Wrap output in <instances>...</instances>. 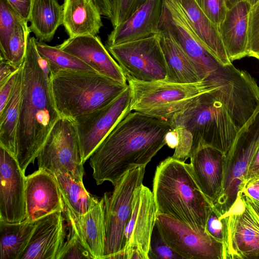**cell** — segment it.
<instances>
[{
	"mask_svg": "<svg viewBox=\"0 0 259 259\" xmlns=\"http://www.w3.org/2000/svg\"><path fill=\"white\" fill-rule=\"evenodd\" d=\"M164 0H146L130 17L114 27L107 47L146 38L159 33Z\"/></svg>",
	"mask_w": 259,
	"mask_h": 259,
	"instance_id": "20",
	"label": "cell"
},
{
	"mask_svg": "<svg viewBox=\"0 0 259 259\" xmlns=\"http://www.w3.org/2000/svg\"><path fill=\"white\" fill-rule=\"evenodd\" d=\"M204 14L219 25L225 19L227 8L225 0H195Z\"/></svg>",
	"mask_w": 259,
	"mask_h": 259,
	"instance_id": "38",
	"label": "cell"
},
{
	"mask_svg": "<svg viewBox=\"0 0 259 259\" xmlns=\"http://www.w3.org/2000/svg\"><path fill=\"white\" fill-rule=\"evenodd\" d=\"M26 218L36 222L56 211L64 212L65 204L55 176L38 169L26 177Z\"/></svg>",
	"mask_w": 259,
	"mask_h": 259,
	"instance_id": "17",
	"label": "cell"
},
{
	"mask_svg": "<svg viewBox=\"0 0 259 259\" xmlns=\"http://www.w3.org/2000/svg\"><path fill=\"white\" fill-rule=\"evenodd\" d=\"M259 149V106L238 130L225 154L221 192L213 205L223 215L230 209L247 179L250 164Z\"/></svg>",
	"mask_w": 259,
	"mask_h": 259,
	"instance_id": "7",
	"label": "cell"
},
{
	"mask_svg": "<svg viewBox=\"0 0 259 259\" xmlns=\"http://www.w3.org/2000/svg\"><path fill=\"white\" fill-rule=\"evenodd\" d=\"M259 177V149L255 154L248 169L246 181ZM246 183V182H245Z\"/></svg>",
	"mask_w": 259,
	"mask_h": 259,
	"instance_id": "44",
	"label": "cell"
},
{
	"mask_svg": "<svg viewBox=\"0 0 259 259\" xmlns=\"http://www.w3.org/2000/svg\"><path fill=\"white\" fill-rule=\"evenodd\" d=\"M127 80L131 90V111L168 122L199 96L221 88L219 81L210 77L187 83L165 80L141 81L131 78Z\"/></svg>",
	"mask_w": 259,
	"mask_h": 259,
	"instance_id": "6",
	"label": "cell"
},
{
	"mask_svg": "<svg viewBox=\"0 0 259 259\" xmlns=\"http://www.w3.org/2000/svg\"><path fill=\"white\" fill-rule=\"evenodd\" d=\"M62 25L69 37L96 35L103 26L94 0H64Z\"/></svg>",
	"mask_w": 259,
	"mask_h": 259,
	"instance_id": "24",
	"label": "cell"
},
{
	"mask_svg": "<svg viewBox=\"0 0 259 259\" xmlns=\"http://www.w3.org/2000/svg\"><path fill=\"white\" fill-rule=\"evenodd\" d=\"M157 215L153 192L142 184L134 193L131 216L124 231V247L113 258L149 259Z\"/></svg>",
	"mask_w": 259,
	"mask_h": 259,
	"instance_id": "14",
	"label": "cell"
},
{
	"mask_svg": "<svg viewBox=\"0 0 259 259\" xmlns=\"http://www.w3.org/2000/svg\"><path fill=\"white\" fill-rule=\"evenodd\" d=\"M247 56L259 57V1L251 6L248 18Z\"/></svg>",
	"mask_w": 259,
	"mask_h": 259,
	"instance_id": "36",
	"label": "cell"
},
{
	"mask_svg": "<svg viewBox=\"0 0 259 259\" xmlns=\"http://www.w3.org/2000/svg\"><path fill=\"white\" fill-rule=\"evenodd\" d=\"M251 6L243 0L228 9L218 26L227 54L232 62L247 56L249 14Z\"/></svg>",
	"mask_w": 259,
	"mask_h": 259,
	"instance_id": "22",
	"label": "cell"
},
{
	"mask_svg": "<svg viewBox=\"0 0 259 259\" xmlns=\"http://www.w3.org/2000/svg\"><path fill=\"white\" fill-rule=\"evenodd\" d=\"M129 85L107 105L74 120L82 154L83 164L113 128L130 112Z\"/></svg>",
	"mask_w": 259,
	"mask_h": 259,
	"instance_id": "15",
	"label": "cell"
},
{
	"mask_svg": "<svg viewBox=\"0 0 259 259\" xmlns=\"http://www.w3.org/2000/svg\"><path fill=\"white\" fill-rule=\"evenodd\" d=\"M258 59V61H259V57L258 58V59Z\"/></svg>",
	"mask_w": 259,
	"mask_h": 259,
	"instance_id": "48",
	"label": "cell"
},
{
	"mask_svg": "<svg viewBox=\"0 0 259 259\" xmlns=\"http://www.w3.org/2000/svg\"><path fill=\"white\" fill-rule=\"evenodd\" d=\"M22 80V65L17 72L11 96L0 112V146L14 157L16 154Z\"/></svg>",
	"mask_w": 259,
	"mask_h": 259,
	"instance_id": "28",
	"label": "cell"
},
{
	"mask_svg": "<svg viewBox=\"0 0 259 259\" xmlns=\"http://www.w3.org/2000/svg\"><path fill=\"white\" fill-rule=\"evenodd\" d=\"M36 49L40 57L47 63L50 73L59 72L97 73L79 59L57 46H49L37 40Z\"/></svg>",
	"mask_w": 259,
	"mask_h": 259,
	"instance_id": "31",
	"label": "cell"
},
{
	"mask_svg": "<svg viewBox=\"0 0 259 259\" xmlns=\"http://www.w3.org/2000/svg\"><path fill=\"white\" fill-rule=\"evenodd\" d=\"M169 123L178 140L172 157L184 161L203 146L225 155L239 130L228 110L211 92L199 96Z\"/></svg>",
	"mask_w": 259,
	"mask_h": 259,
	"instance_id": "3",
	"label": "cell"
},
{
	"mask_svg": "<svg viewBox=\"0 0 259 259\" xmlns=\"http://www.w3.org/2000/svg\"><path fill=\"white\" fill-rule=\"evenodd\" d=\"M36 158L38 169L53 175L67 173L82 182V154L73 119L61 117L56 121Z\"/></svg>",
	"mask_w": 259,
	"mask_h": 259,
	"instance_id": "10",
	"label": "cell"
},
{
	"mask_svg": "<svg viewBox=\"0 0 259 259\" xmlns=\"http://www.w3.org/2000/svg\"><path fill=\"white\" fill-rule=\"evenodd\" d=\"M241 192L259 204V177L246 181Z\"/></svg>",
	"mask_w": 259,
	"mask_h": 259,
	"instance_id": "42",
	"label": "cell"
},
{
	"mask_svg": "<svg viewBox=\"0 0 259 259\" xmlns=\"http://www.w3.org/2000/svg\"><path fill=\"white\" fill-rule=\"evenodd\" d=\"M225 156L213 147L203 146L196 149L190 157L194 178L201 192L212 204L222 189Z\"/></svg>",
	"mask_w": 259,
	"mask_h": 259,
	"instance_id": "21",
	"label": "cell"
},
{
	"mask_svg": "<svg viewBox=\"0 0 259 259\" xmlns=\"http://www.w3.org/2000/svg\"><path fill=\"white\" fill-rule=\"evenodd\" d=\"M57 47L75 56L98 73L123 85L127 84L122 68L98 36L85 35L69 37Z\"/></svg>",
	"mask_w": 259,
	"mask_h": 259,
	"instance_id": "18",
	"label": "cell"
},
{
	"mask_svg": "<svg viewBox=\"0 0 259 259\" xmlns=\"http://www.w3.org/2000/svg\"><path fill=\"white\" fill-rule=\"evenodd\" d=\"M159 31L169 34L184 51L201 80L224 65L201 41L177 0H164Z\"/></svg>",
	"mask_w": 259,
	"mask_h": 259,
	"instance_id": "12",
	"label": "cell"
},
{
	"mask_svg": "<svg viewBox=\"0 0 259 259\" xmlns=\"http://www.w3.org/2000/svg\"><path fill=\"white\" fill-rule=\"evenodd\" d=\"M67 223L69 228V234L57 259H95L74 227L71 224Z\"/></svg>",
	"mask_w": 259,
	"mask_h": 259,
	"instance_id": "34",
	"label": "cell"
},
{
	"mask_svg": "<svg viewBox=\"0 0 259 259\" xmlns=\"http://www.w3.org/2000/svg\"><path fill=\"white\" fill-rule=\"evenodd\" d=\"M178 136L176 132L172 128L165 136L166 145L169 148L175 149L178 144Z\"/></svg>",
	"mask_w": 259,
	"mask_h": 259,
	"instance_id": "45",
	"label": "cell"
},
{
	"mask_svg": "<svg viewBox=\"0 0 259 259\" xmlns=\"http://www.w3.org/2000/svg\"><path fill=\"white\" fill-rule=\"evenodd\" d=\"M146 166L126 172L114 186L111 193L103 196L105 228L104 258H113L124 247L125 228L130 219L136 189L143 184Z\"/></svg>",
	"mask_w": 259,
	"mask_h": 259,
	"instance_id": "8",
	"label": "cell"
},
{
	"mask_svg": "<svg viewBox=\"0 0 259 259\" xmlns=\"http://www.w3.org/2000/svg\"><path fill=\"white\" fill-rule=\"evenodd\" d=\"M30 30L40 41L49 42L63 22V6L57 0H33Z\"/></svg>",
	"mask_w": 259,
	"mask_h": 259,
	"instance_id": "27",
	"label": "cell"
},
{
	"mask_svg": "<svg viewBox=\"0 0 259 259\" xmlns=\"http://www.w3.org/2000/svg\"><path fill=\"white\" fill-rule=\"evenodd\" d=\"M49 78L60 117L72 119L107 105L128 86L96 72H59Z\"/></svg>",
	"mask_w": 259,
	"mask_h": 259,
	"instance_id": "5",
	"label": "cell"
},
{
	"mask_svg": "<svg viewBox=\"0 0 259 259\" xmlns=\"http://www.w3.org/2000/svg\"><path fill=\"white\" fill-rule=\"evenodd\" d=\"M243 0H225L227 9H229L235 5L238 2Z\"/></svg>",
	"mask_w": 259,
	"mask_h": 259,
	"instance_id": "46",
	"label": "cell"
},
{
	"mask_svg": "<svg viewBox=\"0 0 259 259\" xmlns=\"http://www.w3.org/2000/svg\"><path fill=\"white\" fill-rule=\"evenodd\" d=\"M205 228L210 235L223 243L226 235L225 220L213 204L210 208Z\"/></svg>",
	"mask_w": 259,
	"mask_h": 259,
	"instance_id": "39",
	"label": "cell"
},
{
	"mask_svg": "<svg viewBox=\"0 0 259 259\" xmlns=\"http://www.w3.org/2000/svg\"><path fill=\"white\" fill-rule=\"evenodd\" d=\"M223 216V259L259 258V204L240 191Z\"/></svg>",
	"mask_w": 259,
	"mask_h": 259,
	"instance_id": "9",
	"label": "cell"
},
{
	"mask_svg": "<svg viewBox=\"0 0 259 259\" xmlns=\"http://www.w3.org/2000/svg\"><path fill=\"white\" fill-rule=\"evenodd\" d=\"M153 231L150 249L148 253L149 259H182L162 238L157 228Z\"/></svg>",
	"mask_w": 259,
	"mask_h": 259,
	"instance_id": "37",
	"label": "cell"
},
{
	"mask_svg": "<svg viewBox=\"0 0 259 259\" xmlns=\"http://www.w3.org/2000/svg\"><path fill=\"white\" fill-rule=\"evenodd\" d=\"M155 227L182 259H223V243L210 235L205 228L196 230L184 222L160 213Z\"/></svg>",
	"mask_w": 259,
	"mask_h": 259,
	"instance_id": "13",
	"label": "cell"
},
{
	"mask_svg": "<svg viewBox=\"0 0 259 259\" xmlns=\"http://www.w3.org/2000/svg\"><path fill=\"white\" fill-rule=\"evenodd\" d=\"M7 1L21 18L28 23L33 0Z\"/></svg>",
	"mask_w": 259,
	"mask_h": 259,
	"instance_id": "40",
	"label": "cell"
},
{
	"mask_svg": "<svg viewBox=\"0 0 259 259\" xmlns=\"http://www.w3.org/2000/svg\"><path fill=\"white\" fill-rule=\"evenodd\" d=\"M65 220L75 228L95 259L104 258L105 252V228L103 197L92 209L77 215L65 206Z\"/></svg>",
	"mask_w": 259,
	"mask_h": 259,
	"instance_id": "23",
	"label": "cell"
},
{
	"mask_svg": "<svg viewBox=\"0 0 259 259\" xmlns=\"http://www.w3.org/2000/svg\"><path fill=\"white\" fill-rule=\"evenodd\" d=\"M25 185L17 160L0 146V221L16 223L26 219Z\"/></svg>",
	"mask_w": 259,
	"mask_h": 259,
	"instance_id": "16",
	"label": "cell"
},
{
	"mask_svg": "<svg viewBox=\"0 0 259 259\" xmlns=\"http://www.w3.org/2000/svg\"><path fill=\"white\" fill-rule=\"evenodd\" d=\"M177 1L203 44L224 65L232 64L221 38L218 25L204 14L195 0Z\"/></svg>",
	"mask_w": 259,
	"mask_h": 259,
	"instance_id": "25",
	"label": "cell"
},
{
	"mask_svg": "<svg viewBox=\"0 0 259 259\" xmlns=\"http://www.w3.org/2000/svg\"><path fill=\"white\" fill-rule=\"evenodd\" d=\"M107 48L122 68L126 79L141 81L166 79L167 69L159 33Z\"/></svg>",
	"mask_w": 259,
	"mask_h": 259,
	"instance_id": "11",
	"label": "cell"
},
{
	"mask_svg": "<svg viewBox=\"0 0 259 259\" xmlns=\"http://www.w3.org/2000/svg\"><path fill=\"white\" fill-rule=\"evenodd\" d=\"M101 15L114 27L130 17L146 0H94Z\"/></svg>",
	"mask_w": 259,
	"mask_h": 259,
	"instance_id": "32",
	"label": "cell"
},
{
	"mask_svg": "<svg viewBox=\"0 0 259 259\" xmlns=\"http://www.w3.org/2000/svg\"><path fill=\"white\" fill-rule=\"evenodd\" d=\"M19 68L15 67L8 61L1 59L0 85L7 81Z\"/></svg>",
	"mask_w": 259,
	"mask_h": 259,
	"instance_id": "43",
	"label": "cell"
},
{
	"mask_svg": "<svg viewBox=\"0 0 259 259\" xmlns=\"http://www.w3.org/2000/svg\"><path fill=\"white\" fill-rule=\"evenodd\" d=\"M159 37L167 69L165 80L182 83L201 81L192 62L172 37L159 31Z\"/></svg>",
	"mask_w": 259,
	"mask_h": 259,
	"instance_id": "26",
	"label": "cell"
},
{
	"mask_svg": "<svg viewBox=\"0 0 259 259\" xmlns=\"http://www.w3.org/2000/svg\"><path fill=\"white\" fill-rule=\"evenodd\" d=\"M17 72L4 84L0 85V112L5 107L11 96L15 82Z\"/></svg>",
	"mask_w": 259,
	"mask_h": 259,
	"instance_id": "41",
	"label": "cell"
},
{
	"mask_svg": "<svg viewBox=\"0 0 259 259\" xmlns=\"http://www.w3.org/2000/svg\"><path fill=\"white\" fill-rule=\"evenodd\" d=\"M245 1H246L248 3H249L251 6H252L255 3H256L258 1H259V0H245Z\"/></svg>",
	"mask_w": 259,
	"mask_h": 259,
	"instance_id": "47",
	"label": "cell"
},
{
	"mask_svg": "<svg viewBox=\"0 0 259 259\" xmlns=\"http://www.w3.org/2000/svg\"><path fill=\"white\" fill-rule=\"evenodd\" d=\"M62 213L54 212L36 221L28 244L19 259H57L66 234Z\"/></svg>",
	"mask_w": 259,
	"mask_h": 259,
	"instance_id": "19",
	"label": "cell"
},
{
	"mask_svg": "<svg viewBox=\"0 0 259 259\" xmlns=\"http://www.w3.org/2000/svg\"><path fill=\"white\" fill-rule=\"evenodd\" d=\"M54 175L58 184L65 206L75 214L85 213L99 202L98 198L86 190L83 182L75 180L67 173L57 172Z\"/></svg>",
	"mask_w": 259,
	"mask_h": 259,
	"instance_id": "30",
	"label": "cell"
},
{
	"mask_svg": "<svg viewBox=\"0 0 259 259\" xmlns=\"http://www.w3.org/2000/svg\"><path fill=\"white\" fill-rule=\"evenodd\" d=\"M36 222L27 219L16 223L0 221L1 259H19L26 248Z\"/></svg>",
	"mask_w": 259,
	"mask_h": 259,
	"instance_id": "29",
	"label": "cell"
},
{
	"mask_svg": "<svg viewBox=\"0 0 259 259\" xmlns=\"http://www.w3.org/2000/svg\"><path fill=\"white\" fill-rule=\"evenodd\" d=\"M29 37L22 64V80L15 158L25 173L37 158L50 131L61 117L50 84V71Z\"/></svg>",
	"mask_w": 259,
	"mask_h": 259,
	"instance_id": "2",
	"label": "cell"
},
{
	"mask_svg": "<svg viewBox=\"0 0 259 259\" xmlns=\"http://www.w3.org/2000/svg\"><path fill=\"white\" fill-rule=\"evenodd\" d=\"M152 192L157 213L184 222L196 230L205 227L212 203L199 188L190 163L172 156L162 161L155 172Z\"/></svg>",
	"mask_w": 259,
	"mask_h": 259,
	"instance_id": "4",
	"label": "cell"
},
{
	"mask_svg": "<svg viewBox=\"0 0 259 259\" xmlns=\"http://www.w3.org/2000/svg\"><path fill=\"white\" fill-rule=\"evenodd\" d=\"M23 21L7 0H0L1 53L6 48L15 27Z\"/></svg>",
	"mask_w": 259,
	"mask_h": 259,
	"instance_id": "35",
	"label": "cell"
},
{
	"mask_svg": "<svg viewBox=\"0 0 259 259\" xmlns=\"http://www.w3.org/2000/svg\"><path fill=\"white\" fill-rule=\"evenodd\" d=\"M30 32L27 22L19 24L13 30L6 48L1 53V59L8 61L17 68H20L26 55Z\"/></svg>",
	"mask_w": 259,
	"mask_h": 259,
	"instance_id": "33",
	"label": "cell"
},
{
	"mask_svg": "<svg viewBox=\"0 0 259 259\" xmlns=\"http://www.w3.org/2000/svg\"><path fill=\"white\" fill-rule=\"evenodd\" d=\"M170 123L139 112H130L102 141L90 157L98 185L113 186L130 170L146 166L166 145Z\"/></svg>",
	"mask_w": 259,
	"mask_h": 259,
	"instance_id": "1",
	"label": "cell"
}]
</instances>
